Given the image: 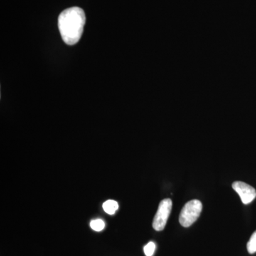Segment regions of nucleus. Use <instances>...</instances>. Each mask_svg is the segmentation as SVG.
Returning a JSON list of instances; mask_svg holds the SVG:
<instances>
[{
  "mask_svg": "<svg viewBox=\"0 0 256 256\" xmlns=\"http://www.w3.org/2000/svg\"><path fill=\"white\" fill-rule=\"evenodd\" d=\"M86 23V14L82 8L74 6L64 10L58 18V26L62 40L69 46L80 40Z\"/></svg>",
  "mask_w": 256,
  "mask_h": 256,
  "instance_id": "f257e3e1",
  "label": "nucleus"
},
{
  "mask_svg": "<svg viewBox=\"0 0 256 256\" xmlns=\"http://www.w3.org/2000/svg\"><path fill=\"white\" fill-rule=\"evenodd\" d=\"M202 207L203 206L200 200H194L188 202L180 212L178 218L180 224L185 228L192 226L201 214Z\"/></svg>",
  "mask_w": 256,
  "mask_h": 256,
  "instance_id": "f03ea898",
  "label": "nucleus"
},
{
  "mask_svg": "<svg viewBox=\"0 0 256 256\" xmlns=\"http://www.w3.org/2000/svg\"><path fill=\"white\" fill-rule=\"evenodd\" d=\"M172 208V202L170 198H165L160 202L158 212L153 220L152 226L154 230H164Z\"/></svg>",
  "mask_w": 256,
  "mask_h": 256,
  "instance_id": "7ed1b4c3",
  "label": "nucleus"
},
{
  "mask_svg": "<svg viewBox=\"0 0 256 256\" xmlns=\"http://www.w3.org/2000/svg\"><path fill=\"white\" fill-rule=\"evenodd\" d=\"M232 188L240 196L244 204H248L255 200L256 191L250 185L242 182L237 181L234 182Z\"/></svg>",
  "mask_w": 256,
  "mask_h": 256,
  "instance_id": "20e7f679",
  "label": "nucleus"
},
{
  "mask_svg": "<svg viewBox=\"0 0 256 256\" xmlns=\"http://www.w3.org/2000/svg\"><path fill=\"white\" fill-rule=\"evenodd\" d=\"M102 208H104L106 213L112 215L116 213V210H118V204L114 200H108V201L104 202Z\"/></svg>",
  "mask_w": 256,
  "mask_h": 256,
  "instance_id": "39448f33",
  "label": "nucleus"
},
{
  "mask_svg": "<svg viewBox=\"0 0 256 256\" xmlns=\"http://www.w3.org/2000/svg\"><path fill=\"white\" fill-rule=\"evenodd\" d=\"M247 250L250 254L256 252V230L252 234L250 240L248 242Z\"/></svg>",
  "mask_w": 256,
  "mask_h": 256,
  "instance_id": "423d86ee",
  "label": "nucleus"
},
{
  "mask_svg": "<svg viewBox=\"0 0 256 256\" xmlns=\"http://www.w3.org/2000/svg\"><path fill=\"white\" fill-rule=\"evenodd\" d=\"M92 230L96 232H101L105 228V222L102 220H92L90 224Z\"/></svg>",
  "mask_w": 256,
  "mask_h": 256,
  "instance_id": "0eeeda50",
  "label": "nucleus"
},
{
  "mask_svg": "<svg viewBox=\"0 0 256 256\" xmlns=\"http://www.w3.org/2000/svg\"><path fill=\"white\" fill-rule=\"evenodd\" d=\"M156 245L154 242H150L144 247V252L146 256H152L156 250Z\"/></svg>",
  "mask_w": 256,
  "mask_h": 256,
  "instance_id": "6e6552de",
  "label": "nucleus"
}]
</instances>
